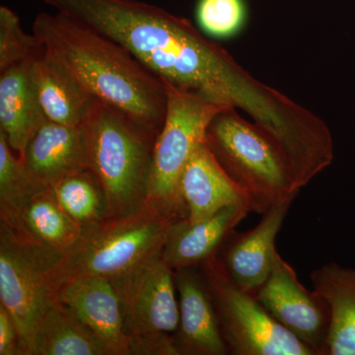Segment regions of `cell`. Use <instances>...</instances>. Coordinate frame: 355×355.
<instances>
[{
    "mask_svg": "<svg viewBox=\"0 0 355 355\" xmlns=\"http://www.w3.org/2000/svg\"><path fill=\"white\" fill-rule=\"evenodd\" d=\"M43 46L34 34H27L17 14L0 7V71L12 65L31 62Z\"/></svg>",
    "mask_w": 355,
    "mask_h": 355,
    "instance_id": "obj_25",
    "label": "cell"
},
{
    "mask_svg": "<svg viewBox=\"0 0 355 355\" xmlns=\"http://www.w3.org/2000/svg\"><path fill=\"white\" fill-rule=\"evenodd\" d=\"M43 189L0 130V222L18 224L30 198Z\"/></svg>",
    "mask_w": 355,
    "mask_h": 355,
    "instance_id": "obj_23",
    "label": "cell"
},
{
    "mask_svg": "<svg viewBox=\"0 0 355 355\" xmlns=\"http://www.w3.org/2000/svg\"><path fill=\"white\" fill-rule=\"evenodd\" d=\"M197 20L202 32L216 39L232 38L248 19L245 0H198Z\"/></svg>",
    "mask_w": 355,
    "mask_h": 355,
    "instance_id": "obj_24",
    "label": "cell"
},
{
    "mask_svg": "<svg viewBox=\"0 0 355 355\" xmlns=\"http://www.w3.org/2000/svg\"><path fill=\"white\" fill-rule=\"evenodd\" d=\"M84 125L88 135L89 170L104 189L110 216L139 209L146 200L157 135L99 99H95Z\"/></svg>",
    "mask_w": 355,
    "mask_h": 355,
    "instance_id": "obj_5",
    "label": "cell"
},
{
    "mask_svg": "<svg viewBox=\"0 0 355 355\" xmlns=\"http://www.w3.org/2000/svg\"><path fill=\"white\" fill-rule=\"evenodd\" d=\"M205 142L224 171L243 191L250 211L268 209L297 197V180L288 158L256 123L248 121L230 107L214 116Z\"/></svg>",
    "mask_w": 355,
    "mask_h": 355,
    "instance_id": "obj_3",
    "label": "cell"
},
{
    "mask_svg": "<svg viewBox=\"0 0 355 355\" xmlns=\"http://www.w3.org/2000/svg\"><path fill=\"white\" fill-rule=\"evenodd\" d=\"M29 355H110L104 343L57 297L33 335Z\"/></svg>",
    "mask_w": 355,
    "mask_h": 355,
    "instance_id": "obj_20",
    "label": "cell"
},
{
    "mask_svg": "<svg viewBox=\"0 0 355 355\" xmlns=\"http://www.w3.org/2000/svg\"><path fill=\"white\" fill-rule=\"evenodd\" d=\"M32 31L93 97L158 135L167 107L164 83L127 49L57 11L39 13Z\"/></svg>",
    "mask_w": 355,
    "mask_h": 355,
    "instance_id": "obj_2",
    "label": "cell"
},
{
    "mask_svg": "<svg viewBox=\"0 0 355 355\" xmlns=\"http://www.w3.org/2000/svg\"><path fill=\"white\" fill-rule=\"evenodd\" d=\"M120 300L128 338L175 335L179 300L175 270L162 252L111 280Z\"/></svg>",
    "mask_w": 355,
    "mask_h": 355,
    "instance_id": "obj_9",
    "label": "cell"
},
{
    "mask_svg": "<svg viewBox=\"0 0 355 355\" xmlns=\"http://www.w3.org/2000/svg\"><path fill=\"white\" fill-rule=\"evenodd\" d=\"M62 257L22 228L0 222V305L17 326L20 355H29L37 324L55 298L51 275Z\"/></svg>",
    "mask_w": 355,
    "mask_h": 355,
    "instance_id": "obj_7",
    "label": "cell"
},
{
    "mask_svg": "<svg viewBox=\"0 0 355 355\" xmlns=\"http://www.w3.org/2000/svg\"><path fill=\"white\" fill-rule=\"evenodd\" d=\"M30 62L0 71V130L21 159L35 133L48 121L32 81Z\"/></svg>",
    "mask_w": 355,
    "mask_h": 355,
    "instance_id": "obj_17",
    "label": "cell"
},
{
    "mask_svg": "<svg viewBox=\"0 0 355 355\" xmlns=\"http://www.w3.org/2000/svg\"><path fill=\"white\" fill-rule=\"evenodd\" d=\"M55 297L104 343L110 355H130V338L111 280L91 275L76 277L58 287Z\"/></svg>",
    "mask_w": 355,
    "mask_h": 355,
    "instance_id": "obj_13",
    "label": "cell"
},
{
    "mask_svg": "<svg viewBox=\"0 0 355 355\" xmlns=\"http://www.w3.org/2000/svg\"><path fill=\"white\" fill-rule=\"evenodd\" d=\"M250 212L247 203H234L205 220L177 219L168 231L163 257L174 270L200 266L218 253L229 235Z\"/></svg>",
    "mask_w": 355,
    "mask_h": 355,
    "instance_id": "obj_15",
    "label": "cell"
},
{
    "mask_svg": "<svg viewBox=\"0 0 355 355\" xmlns=\"http://www.w3.org/2000/svg\"><path fill=\"white\" fill-rule=\"evenodd\" d=\"M22 160L44 188L89 170L85 125H65L46 121L30 140Z\"/></svg>",
    "mask_w": 355,
    "mask_h": 355,
    "instance_id": "obj_14",
    "label": "cell"
},
{
    "mask_svg": "<svg viewBox=\"0 0 355 355\" xmlns=\"http://www.w3.org/2000/svg\"><path fill=\"white\" fill-rule=\"evenodd\" d=\"M30 74L48 121L65 125L85 123L96 98L44 48L30 62Z\"/></svg>",
    "mask_w": 355,
    "mask_h": 355,
    "instance_id": "obj_18",
    "label": "cell"
},
{
    "mask_svg": "<svg viewBox=\"0 0 355 355\" xmlns=\"http://www.w3.org/2000/svg\"><path fill=\"white\" fill-rule=\"evenodd\" d=\"M0 355H20V336L8 311L0 305Z\"/></svg>",
    "mask_w": 355,
    "mask_h": 355,
    "instance_id": "obj_26",
    "label": "cell"
},
{
    "mask_svg": "<svg viewBox=\"0 0 355 355\" xmlns=\"http://www.w3.org/2000/svg\"><path fill=\"white\" fill-rule=\"evenodd\" d=\"M315 291L331 308L323 355H355V268L328 263L311 272Z\"/></svg>",
    "mask_w": 355,
    "mask_h": 355,
    "instance_id": "obj_19",
    "label": "cell"
},
{
    "mask_svg": "<svg viewBox=\"0 0 355 355\" xmlns=\"http://www.w3.org/2000/svg\"><path fill=\"white\" fill-rule=\"evenodd\" d=\"M175 220L146 202L127 214L83 228L78 241L62 254L51 275L55 292L76 277L116 279L160 253Z\"/></svg>",
    "mask_w": 355,
    "mask_h": 355,
    "instance_id": "obj_4",
    "label": "cell"
},
{
    "mask_svg": "<svg viewBox=\"0 0 355 355\" xmlns=\"http://www.w3.org/2000/svg\"><path fill=\"white\" fill-rule=\"evenodd\" d=\"M179 326L175 343L179 355H227L214 299L200 266L175 270Z\"/></svg>",
    "mask_w": 355,
    "mask_h": 355,
    "instance_id": "obj_12",
    "label": "cell"
},
{
    "mask_svg": "<svg viewBox=\"0 0 355 355\" xmlns=\"http://www.w3.org/2000/svg\"><path fill=\"white\" fill-rule=\"evenodd\" d=\"M167 95L164 123L154 142L146 202L174 218L188 216L180 193L184 167L205 141L209 123L232 106L162 80Z\"/></svg>",
    "mask_w": 355,
    "mask_h": 355,
    "instance_id": "obj_6",
    "label": "cell"
},
{
    "mask_svg": "<svg viewBox=\"0 0 355 355\" xmlns=\"http://www.w3.org/2000/svg\"><path fill=\"white\" fill-rule=\"evenodd\" d=\"M214 299L229 354L315 355L259 302L233 284L217 256L200 266Z\"/></svg>",
    "mask_w": 355,
    "mask_h": 355,
    "instance_id": "obj_8",
    "label": "cell"
},
{
    "mask_svg": "<svg viewBox=\"0 0 355 355\" xmlns=\"http://www.w3.org/2000/svg\"><path fill=\"white\" fill-rule=\"evenodd\" d=\"M34 239L57 250L62 254L76 245L83 233V226L67 214L50 188L35 193L25 205L19 222Z\"/></svg>",
    "mask_w": 355,
    "mask_h": 355,
    "instance_id": "obj_21",
    "label": "cell"
},
{
    "mask_svg": "<svg viewBox=\"0 0 355 355\" xmlns=\"http://www.w3.org/2000/svg\"><path fill=\"white\" fill-rule=\"evenodd\" d=\"M127 49L162 80L253 114L268 86L190 20L139 0H44Z\"/></svg>",
    "mask_w": 355,
    "mask_h": 355,
    "instance_id": "obj_1",
    "label": "cell"
},
{
    "mask_svg": "<svg viewBox=\"0 0 355 355\" xmlns=\"http://www.w3.org/2000/svg\"><path fill=\"white\" fill-rule=\"evenodd\" d=\"M180 193L191 222L205 220L234 203L249 205L244 191L224 171L205 141L184 167Z\"/></svg>",
    "mask_w": 355,
    "mask_h": 355,
    "instance_id": "obj_16",
    "label": "cell"
},
{
    "mask_svg": "<svg viewBox=\"0 0 355 355\" xmlns=\"http://www.w3.org/2000/svg\"><path fill=\"white\" fill-rule=\"evenodd\" d=\"M256 297L275 321L315 355H323L330 331V305L321 293L301 284L294 268L277 251L270 277L257 291Z\"/></svg>",
    "mask_w": 355,
    "mask_h": 355,
    "instance_id": "obj_10",
    "label": "cell"
},
{
    "mask_svg": "<svg viewBox=\"0 0 355 355\" xmlns=\"http://www.w3.org/2000/svg\"><path fill=\"white\" fill-rule=\"evenodd\" d=\"M291 203L268 209L251 230L233 231L217 253L229 279L243 291L256 295L270 277L277 252L275 239Z\"/></svg>",
    "mask_w": 355,
    "mask_h": 355,
    "instance_id": "obj_11",
    "label": "cell"
},
{
    "mask_svg": "<svg viewBox=\"0 0 355 355\" xmlns=\"http://www.w3.org/2000/svg\"><path fill=\"white\" fill-rule=\"evenodd\" d=\"M50 189L60 205L83 228L111 217L104 189L90 170L64 178Z\"/></svg>",
    "mask_w": 355,
    "mask_h": 355,
    "instance_id": "obj_22",
    "label": "cell"
}]
</instances>
